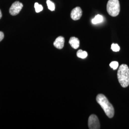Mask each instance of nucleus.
Segmentation results:
<instances>
[{"label": "nucleus", "instance_id": "1", "mask_svg": "<svg viewBox=\"0 0 129 129\" xmlns=\"http://www.w3.org/2000/svg\"><path fill=\"white\" fill-rule=\"evenodd\" d=\"M96 101L102 107L106 115L109 118H113L114 115V108L105 96L102 94H98L96 97Z\"/></svg>", "mask_w": 129, "mask_h": 129}, {"label": "nucleus", "instance_id": "2", "mask_svg": "<svg viewBox=\"0 0 129 129\" xmlns=\"http://www.w3.org/2000/svg\"><path fill=\"white\" fill-rule=\"evenodd\" d=\"M117 77L120 85L126 88L129 85V68L126 64H121L118 69Z\"/></svg>", "mask_w": 129, "mask_h": 129}, {"label": "nucleus", "instance_id": "3", "mask_svg": "<svg viewBox=\"0 0 129 129\" xmlns=\"http://www.w3.org/2000/svg\"><path fill=\"white\" fill-rule=\"evenodd\" d=\"M108 13L112 17L118 16L120 12V4L119 0H109L107 4Z\"/></svg>", "mask_w": 129, "mask_h": 129}, {"label": "nucleus", "instance_id": "4", "mask_svg": "<svg viewBox=\"0 0 129 129\" xmlns=\"http://www.w3.org/2000/svg\"><path fill=\"white\" fill-rule=\"evenodd\" d=\"M88 126L89 129H99L101 128L100 121L97 116L92 114L88 120Z\"/></svg>", "mask_w": 129, "mask_h": 129}, {"label": "nucleus", "instance_id": "5", "mask_svg": "<svg viewBox=\"0 0 129 129\" xmlns=\"http://www.w3.org/2000/svg\"><path fill=\"white\" fill-rule=\"evenodd\" d=\"M23 7V5L19 1H16L11 6L9 10L10 14L13 16L17 15Z\"/></svg>", "mask_w": 129, "mask_h": 129}, {"label": "nucleus", "instance_id": "6", "mask_svg": "<svg viewBox=\"0 0 129 129\" xmlns=\"http://www.w3.org/2000/svg\"><path fill=\"white\" fill-rule=\"evenodd\" d=\"M82 15V11L79 7H76L71 11L70 16L74 21L78 20L81 18Z\"/></svg>", "mask_w": 129, "mask_h": 129}, {"label": "nucleus", "instance_id": "7", "mask_svg": "<svg viewBox=\"0 0 129 129\" xmlns=\"http://www.w3.org/2000/svg\"><path fill=\"white\" fill-rule=\"evenodd\" d=\"M64 38L63 37H57L54 42V46L58 49H61L64 46Z\"/></svg>", "mask_w": 129, "mask_h": 129}, {"label": "nucleus", "instance_id": "8", "mask_svg": "<svg viewBox=\"0 0 129 129\" xmlns=\"http://www.w3.org/2000/svg\"><path fill=\"white\" fill-rule=\"evenodd\" d=\"M69 44L75 49H78L80 44V42L78 38L75 37H70L69 40Z\"/></svg>", "mask_w": 129, "mask_h": 129}, {"label": "nucleus", "instance_id": "9", "mask_svg": "<svg viewBox=\"0 0 129 129\" xmlns=\"http://www.w3.org/2000/svg\"><path fill=\"white\" fill-rule=\"evenodd\" d=\"M103 21V17L100 15L98 14L95 16V17L92 20V23L94 24L101 23Z\"/></svg>", "mask_w": 129, "mask_h": 129}, {"label": "nucleus", "instance_id": "10", "mask_svg": "<svg viewBox=\"0 0 129 129\" xmlns=\"http://www.w3.org/2000/svg\"><path fill=\"white\" fill-rule=\"evenodd\" d=\"M77 56L80 58H85L88 56V53L86 51H83L81 49L78 50L77 53Z\"/></svg>", "mask_w": 129, "mask_h": 129}, {"label": "nucleus", "instance_id": "11", "mask_svg": "<svg viewBox=\"0 0 129 129\" xmlns=\"http://www.w3.org/2000/svg\"><path fill=\"white\" fill-rule=\"evenodd\" d=\"M46 4L47 5L48 8L51 11H54L55 10V5L53 2H52L50 0L46 1Z\"/></svg>", "mask_w": 129, "mask_h": 129}, {"label": "nucleus", "instance_id": "12", "mask_svg": "<svg viewBox=\"0 0 129 129\" xmlns=\"http://www.w3.org/2000/svg\"><path fill=\"white\" fill-rule=\"evenodd\" d=\"M35 8L37 13H39L43 10V7L42 5H39L38 3H36L35 4Z\"/></svg>", "mask_w": 129, "mask_h": 129}, {"label": "nucleus", "instance_id": "13", "mask_svg": "<svg viewBox=\"0 0 129 129\" xmlns=\"http://www.w3.org/2000/svg\"><path fill=\"white\" fill-rule=\"evenodd\" d=\"M111 49L114 52H118L120 51V47L117 44H112L111 46Z\"/></svg>", "mask_w": 129, "mask_h": 129}, {"label": "nucleus", "instance_id": "14", "mask_svg": "<svg viewBox=\"0 0 129 129\" xmlns=\"http://www.w3.org/2000/svg\"><path fill=\"white\" fill-rule=\"evenodd\" d=\"M110 66L113 70H116L119 67V63L117 61H112L110 63Z\"/></svg>", "mask_w": 129, "mask_h": 129}, {"label": "nucleus", "instance_id": "15", "mask_svg": "<svg viewBox=\"0 0 129 129\" xmlns=\"http://www.w3.org/2000/svg\"><path fill=\"white\" fill-rule=\"evenodd\" d=\"M4 38V34L3 32L0 31V42L3 40Z\"/></svg>", "mask_w": 129, "mask_h": 129}, {"label": "nucleus", "instance_id": "16", "mask_svg": "<svg viewBox=\"0 0 129 129\" xmlns=\"http://www.w3.org/2000/svg\"><path fill=\"white\" fill-rule=\"evenodd\" d=\"M2 17V12H1V11L0 10V19H1Z\"/></svg>", "mask_w": 129, "mask_h": 129}]
</instances>
